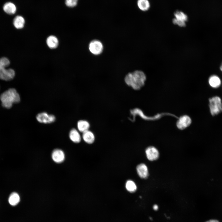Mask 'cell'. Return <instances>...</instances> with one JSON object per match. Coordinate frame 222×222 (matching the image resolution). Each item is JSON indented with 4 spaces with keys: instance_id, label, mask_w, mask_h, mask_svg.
<instances>
[{
    "instance_id": "6da1fadb",
    "label": "cell",
    "mask_w": 222,
    "mask_h": 222,
    "mask_svg": "<svg viewBox=\"0 0 222 222\" xmlns=\"http://www.w3.org/2000/svg\"><path fill=\"white\" fill-rule=\"evenodd\" d=\"M146 76L142 71H135L128 73L125 76V81L126 84L135 90L141 89L145 84Z\"/></svg>"
},
{
    "instance_id": "7a4b0ae2",
    "label": "cell",
    "mask_w": 222,
    "mask_h": 222,
    "mask_svg": "<svg viewBox=\"0 0 222 222\" xmlns=\"http://www.w3.org/2000/svg\"><path fill=\"white\" fill-rule=\"evenodd\" d=\"M0 99L3 107L6 109H10L13 104L19 102L20 97L15 89L10 88L2 93Z\"/></svg>"
},
{
    "instance_id": "3957f363",
    "label": "cell",
    "mask_w": 222,
    "mask_h": 222,
    "mask_svg": "<svg viewBox=\"0 0 222 222\" xmlns=\"http://www.w3.org/2000/svg\"><path fill=\"white\" fill-rule=\"evenodd\" d=\"M10 64L9 59L6 57L0 58V79L5 81L10 80L15 75L14 70L11 68H7Z\"/></svg>"
},
{
    "instance_id": "277c9868",
    "label": "cell",
    "mask_w": 222,
    "mask_h": 222,
    "mask_svg": "<svg viewBox=\"0 0 222 222\" xmlns=\"http://www.w3.org/2000/svg\"><path fill=\"white\" fill-rule=\"evenodd\" d=\"M209 107L211 115L215 116L222 112V102L220 98L215 96L209 99Z\"/></svg>"
},
{
    "instance_id": "5b68a950",
    "label": "cell",
    "mask_w": 222,
    "mask_h": 222,
    "mask_svg": "<svg viewBox=\"0 0 222 222\" xmlns=\"http://www.w3.org/2000/svg\"><path fill=\"white\" fill-rule=\"evenodd\" d=\"M39 122L43 124H50L54 122L56 119L55 116L52 114H48L46 112L39 113L36 117Z\"/></svg>"
},
{
    "instance_id": "8992f818",
    "label": "cell",
    "mask_w": 222,
    "mask_h": 222,
    "mask_svg": "<svg viewBox=\"0 0 222 222\" xmlns=\"http://www.w3.org/2000/svg\"><path fill=\"white\" fill-rule=\"evenodd\" d=\"M89 49L93 54L97 55L100 54L103 50V45L102 43L97 40H93L89 43Z\"/></svg>"
},
{
    "instance_id": "52a82bcc",
    "label": "cell",
    "mask_w": 222,
    "mask_h": 222,
    "mask_svg": "<svg viewBox=\"0 0 222 222\" xmlns=\"http://www.w3.org/2000/svg\"><path fill=\"white\" fill-rule=\"evenodd\" d=\"M191 123L190 117L187 115H184L179 118L177 122L176 125L178 129L183 130L188 127Z\"/></svg>"
},
{
    "instance_id": "ba28073f",
    "label": "cell",
    "mask_w": 222,
    "mask_h": 222,
    "mask_svg": "<svg viewBox=\"0 0 222 222\" xmlns=\"http://www.w3.org/2000/svg\"><path fill=\"white\" fill-rule=\"evenodd\" d=\"M146 153L147 158L150 161H154L157 159L159 155L157 149L152 146H149L146 149Z\"/></svg>"
},
{
    "instance_id": "9c48e42d",
    "label": "cell",
    "mask_w": 222,
    "mask_h": 222,
    "mask_svg": "<svg viewBox=\"0 0 222 222\" xmlns=\"http://www.w3.org/2000/svg\"><path fill=\"white\" fill-rule=\"evenodd\" d=\"M51 157L53 160L56 163L63 162L65 159V154L62 150L60 149H55L52 152Z\"/></svg>"
},
{
    "instance_id": "30bf717a",
    "label": "cell",
    "mask_w": 222,
    "mask_h": 222,
    "mask_svg": "<svg viewBox=\"0 0 222 222\" xmlns=\"http://www.w3.org/2000/svg\"><path fill=\"white\" fill-rule=\"evenodd\" d=\"M175 18H174L177 23L183 25L186 24V22L188 20L187 15L182 11L177 10L174 13Z\"/></svg>"
},
{
    "instance_id": "8fae6325",
    "label": "cell",
    "mask_w": 222,
    "mask_h": 222,
    "mask_svg": "<svg viewBox=\"0 0 222 222\" xmlns=\"http://www.w3.org/2000/svg\"><path fill=\"white\" fill-rule=\"evenodd\" d=\"M137 172L139 176L143 179L146 178L148 176V171L146 166L143 163L138 165L136 167Z\"/></svg>"
},
{
    "instance_id": "7c38bea8",
    "label": "cell",
    "mask_w": 222,
    "mask_h": 222,
    "mask_svg": "<svg viewBox=\"0 0 222 222\" xmlns=\"http://www.w3.org/2000/svg\"><path fill=\"white\" fill-rule=\"evenodd\" d=\"M4 11L9 15H12L15 14L17 10L15 5L11 2H7L5 3L3 6Z\"/></svg>"
},
{
    "instance_id": "4fadbf2b",
    "label": "cell",
    "mask_w": 222,
    "mask_h": 222,
    "mask_svg": "<svg viewBox=\"0 0 222 222\" xmlns=\"http://www.w3.org/2000/svg\"><path fill=\"white\" fill-rule=\"evenodd\" d=\"M208 83L210 86L214 88H219L221 84V80L220 77L216 75H212L208 79Z\"/></svg>"
},
{
    "instance_id": "5bb4252c",
    "label": "cell",
    "mask_w": 222,
    "mask_h": 222,
    "mask_svg": "<svg viewBox=\"0 0 222 222\" xmlns=\"http://www.w3.org/2000/svg\"><path fill=\"white\" fill-rule=\"evenodd\" d=\"M46 43L48 47L51 49L56 48L59 45V40L56 37L51 35L49 36L46 39Z\"/></svg>"
},
{
    "instance_id": "9a60e30c",
    "label": "cell",
    "mask_w": 222,
    "mask_h": 222,
    "mask_svg": "<svg viewBox=\"0 0 222 222\" xmlns=\"http://www.w3.org/2000/svg\"><path fill=\"white\" fill-rule=\"evenodd\" d=\"M70 139L75 143H79L81 140V137L78 131L75 128L72 129L69 133Z\"/></svg>"
},
{
    "instance_id": "2e32d148",
    "label": "cell",
    "mask_w": 222,
    "mask_h": 222,
    "mask_svg": "<svg viewBox=\"0 0 222 222\" xmlns=\"http://www.w3.org/2000/svg\"><path fill=\"white\" fill-rule=\"evenodd\" d=\"M25 23V19L21 16L17 15L13 19V25L17 29H21L23 28L24 27Z\"/></svg>"
},
{
    "instance_id": "e0dca14e",
    "label": "cell",
    "mask_w": 222,
    "mask_h": 222,
    "mask_svg": "<svg viewBox=\"0 0 222 222\" xmlns=\"http://www.w3.org/2000/svg\"><path fill=\"white\" fill-rule=\"evenodd\" d=\"M82 138L85 142L88 144L93 143L95 138L94 134L89 130L83 133Z\"/></svg>"
},
{
    "instance_id": "ac0fdd59",
    "label": "cell",
    "mask_w": 222,
    "mask_h": 222,
    "mask_svg": "<svg viewBox=\"0 0 222 222\" xmlns=\"http://www.w3.org/2000/svg\"><path fill=\"white\" fill-rule=\"evenodd\" d=\"M90 124L87 121L84 120H80L77 123V127L78 130L82 133L88 130Z\"/></svg>"
},
{
    "instance_id": "d6986e66",
    "label": "cell",
    "mask_w": 222,
    "mask_h": 222,
    "mask_svg": "<svg viewBox=\"0 0 222 222\" xmlns=\"http://www.w3.org/2000/svg\"><path fill=\"white\" fill-rule=\"evenodd\" d=\"M20 201V197L19 195L15 192L12 193L9 197L8 202L10 204L15 206L17 205Z\"/></svg>"
},
{
    "instance_id": "ffe728a7",
    "label": "cell",
    "mask_w": 222,
    "mask_h": 222,
    "mask_svg": "<svg viewBox=\"0 0 222 222\" xmlns=\"http://www.w3.org/2000/svg\"><path fill=\"white\" fill-rule=\"evenodd\" d=\"M137 5L139 9L143 11H146L149 10L150 6L148 0H138Z\"/></svg>"
},
{
    "instance_id": "44dd1931",
    "label": "cell",
    "mask_w": 222,
    "mask_h": 222,
    "mask_svg": "<svg viewBox=\"0 0 222 222\" xmlns=\"http://www.w3.org/2000/svg\"><path fill=\"white\" fill-rule=\"evenodd\" d=\"M126 190L130 192H134L137 190V187L135 183L131 180L127 181L125 184Z\"/></svg>"
},
{
    "instance_id": "7402d4cb",
    "label": "cell",
    "mask_w": 222,
    "mask_h": 222,
    "mask_svg": "<svg viewBox=\"0 0 222 222\" xmlns=\"http://www.w3.org/2000/svg\"><path fill=\"white\" fill-rule=\"evenodd\" d=\"M78 0H65L66 5L70 7H73L76 6Z\"/></svg>"
},
{
    "instance_id": "603a6c76",
    "label": "cell",
    "mask_w": 222,
    "mask_h": 222,
    "mask_svg": "<svg viewBox=\"0 0 222 222\" xmlns=\"http://www.w3.org/2000/svg\"><path fill=\"white\" fill-rule=\"evenodd\" d=\"M205 222H219V221L216 220L212 219L209 220Z\"/></svg>"
},
{
    "instance_id": "cb8c5ba5",
    "label": "cell",
    "mask_w": 222,
    "mask_h": 222,
    "mask_svg": "<svg viewBox=\"0 0 222 222\" xmlns=\"http://www.w3.org/2000/svg\"><path fill=\"white\" fill-rule=\"evenodd\" d=\"M153 208L155 210H157L158 209V206L156 204L154 205L153 206Z\"/></svg>"
},
{
    "instance_id": "d4e9b609",
    "label": "cell",
    "mask_w": 222,
    "mask_h": 222,
    "mask_svg": "<svg viewBox=\"0 0 222 222\" xmlns=\"http://www.w3.org/2000/svg\"><path fill=\"white\" fill-rule=\"evenodd\" d=\"M220 70L222 71V64H221V65H220Z\"/></svg>"
}]
</instances>
